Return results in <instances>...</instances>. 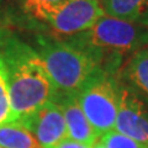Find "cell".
Masks as SVG:
<instances>
[{"label": "cell", "mask_w": 148, "mask_h": 148, "mask_svg": "<svg viewBox=\"0 0 148 148\" xmlns=\"http://www.w3.org/2000/svg\"><path fill=\"white\" fill-rule=\"evenodd\" d=\"M119 98V82L103 69H99L77 94L78 103L98 137L115 128Z\"/></svg>", "instance_id": "4"}, {"label": "cell", "mask_w": 148, "mask_h": 148, "mask_svg": "<svg viewBox=\"0 0 148 148\" xmlns=\"http://www.w3.org/2000/svg\"><path fill=\"white\" fill-rule=\"evenodd\" d=\"M66 0H21L25 11L37 20L45 21L49 11Z\"/></svg>", "instance_id": "13"}, {"label": "cell", "mask_w": 148, "mask_h": 148, "mask_svg": "<svg viewBox=\"0 0 148 148\" xmlns=\"http://www.w3.org/2000/svg\"><path fill=\"white\" fill-rule=\"evenodd\" d=\"M100 142L106 148H147L146 146L136 142L135 140L122 135L117 131H110L101 136Z\"/></svg>", "instance_id": "14"}, {"label": "cell", "mask_w": 148, "mask_h": 148, "mask_svg": "<svg viewBox=\"0 0 148 148\" xmlns=\"http://www.w3.org/2000/svg\"><path fill=\"white\" fill-rule=\"evenodd\" d=\"M56 101L61 105L63 110L68 138L91 147L94 146L98 142L99 137L85 117L79 103H78L77 95L61 96V98L56 99Z\"/></svg>", "instance_id": "8"}, {"label": "cell", "mask_w": 148, "mask_h": 148, "mask_svg": "<svg viewBox=\"0 0 148 148\" xmlns=\"http://www.w3.org/2000/svg\"><path fill=\"white\" fill-rule=\"evenodd\" d=\"M37 53L57 91V98L77 95L100 69V57L77 43L41 38Z\"/></svg>", "instance_id": "2"}, {"label": "cell", "mask_w": 148, "mask_h": 148, "mask_svg": "<svg viewBox=\"0 0 148 148\" xmlns=\"http://www.w3.org/2000/svg\"><path fill=\"white\" fill-rule=\"evenodd\" d=\"M92 1H96V3H99V4H101L104 1V0H92Z\"/></svg>", "instance_id": "17"}, {"label": "cell", "mask_w": 148, "mask_h": 148, "mask_svg": "<svg viewBox=\"0 0 148 148\" xmlns=\"http://www.w3.org/2000/svg\"><path fill=\"white\" fill-rule=\"evenodd\" d=\"M100 6L108 16L148 26V0H104Z\"/></svg>", "instance_id": "10"}, {"label": "cell", "mask_w": 148, "mask_h": 148, "mask_svg": "<svg viewBox=\"0 0 148 148\" xmlns=\"http://www.w3.org/2000/svg\"><path fill=\"white\" fill-rule=\"evenodd\" d=\"M0 148H5V147H1V146H0Z\"/></svg>", "instance_id": "18"}, {"label": "cell", "mask_w": 148, "mask_h": 148, "mask_svg": "<svg viewBox=\"0 0 148 148\" xmlns=\"http://www.w3.org/2000/svg\"><path fill=\"white\" fill-rule=\"evenodd\" d=\"M0 146L5 148H42L29 130L17 122L0 125Z\"/></svg>", "instance_id": "11"}, {"label": "cell", "mask_w": 148, "mask_h": 148, "mask_svg": "<svg viewBox=\"0 0 148 148\" xmlns=\"http://www.w3.org/2000/svg\"><path fill=\"white\" fill-rule=\"evenodd\" d=\"M92 148H106V147H105V146H104V145H103V143H101L100 141H98V142H96L94 146H92Z\"/></svg>", "instance_id": "16"}, {"label": "cell", "mask_w": 148, "mask_h": 148, "mask_svg": "<svg viewBox=\"0 0 148 148\" xmlns=\"http://www.w3.org/2000/svg\"><path fill=\"white\" fill-rule=\"evenodd\" d=\"M105 15L100 4L92 0H66L46 16L45 22L56 34L74 36L85 32Z\"/></svg>", "instance_id": "5"}, {"label": "cell", "mask_w": 148, "mask_h": 148, "mask_svg": "<svg viewBox=\"0 0 148 148\" xmlns=\"http://www.w3.org/2000/svg\"><path fill=\"white\" fill-rule=\"evenodd\" d=\"M77 45L95 52L122 56L148 46V26L104 15L88 31L78 35Z\"/></svg>", "instance_id": "3"}, {"label": "cell", "mask_w": 148, "mask_h": 148, "mask_svg": "<svg viewBox=\"0 0 148 148\" xmlns=\"http://www.w3.org/2000/svg\"><path fill=\"white\" fill-rule=\"evenodd\" d=\"M53 148H92L91 146L84 145L82 142H77L74 140H71V138H66L62 142H59L58 145H56Z\"/></svg>", "instance_id": "15"}, {"label": "cell", "mask_w": 148, "mask_h": 148, "mask_svg": "<svg viewBox=\"0 0 148 148\" xmlns=\"http://www.w3.org/2000/svg\"><path fill=\"white\" fill-rule=\"evenodd\" d=\"M1 56L6 67L15 122L22 121L57 99L56 88L37 51L16 38H10L4 42Z\"/></svg>", "instance_id": "1"}, {"label": "cell", "mask_w": 148, "mask_h": 148, "mask_svg": "<svg viewBox=\"0 0 148 148\" xmlns=\"http://www.w3.org/2000/svg\"><path fill=\"white\" fill-rule=\"evenodd\" d=\"M123 84L148 101V46L136 51L121 72Z\"/></svg>", "instance_id": "9"}, {"label": "cell", "mask_w": 148, "mask_h": 148, "mask_svg": "<svg viewBox=\"0 0 148 148\" xmlns=\"http://www.w3.org/2000/svg\"><path fill=\"white\" fill-rule=\"evenodd\" d=\"M114 130L148 148V101L125 84H120Z\"/></svg>", "instance_id": "6"}, {"label": "cell", "mask_w": 148, "mask_h": 148, "mask_svg": "<svg viewBox=\"0 0 148 148\" xmlns=\"http://www.w3.org/2000/svg\"><path fill=\"white\" fill-rule=\"evenodd\" d=\"M15 122L9 96V85H8V73L5 62L0 53V125Z\"/></svg>", "instance_id": "12"}, {"label": "cell", "mask_w": 148, "mask_h": 148, "mask_svg": "<svg viewBox=\"0 0 148 148\" xmlns=\"http://www.w3.org/2000/svg\"><path fill=\"white\" fill-rule=\"evenodd\" d=\"M17 123L29 130L42 148H53L68 138L63 110L56 100L46 104Z\"/></svg>", "instance_id": "7"}]
</instances>
